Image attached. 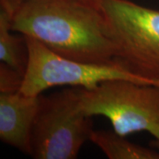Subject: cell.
<instances>
[{
    "instance_id": "6da1fadb",
    "label": "cell",
    "mask_w": 159,
    "mask_h": 159,
    "mask_svg": "<svg viewBox=\"0 0 159 159\" xmlns=\"http://www.w3.org/2000/svg\"><path fill=\"white\" fill-rule=\"evenodd\" d=\"M11 29L66 58L118 61L117 44L102 7L89 0H23Z\"/></svg>"
},
{
    "instance_id": "7a4b0ae2",
    "label": "cell",
    "mask_w": 159,
    "mask_h": 159,
    "mask_svg": "<svg viewBox=\"0 0 159 159\" xmlns=\"http://www.w3.org/2000/svg\"><path fill=\"white\" fill-rule=\"evenodd\" d=\"M75 89L84 115L105 117L123 136L146 131L159 140V87L114 80Z\"/></svg>"
},
{
    "instance_id": "3957f363",
    "label": "cell",
    "mask_w": 159,
    "mask_h": 159,
    "mask_svg": "<svg viewBox=\"0 0 159 159\" xmlns=\"http://www.w3.org/2000/svg\"><path fill=\"white\" fill-rule=\"evenodd\" d=\"M92 132V117L80 111L75 87L48 97L41 94L29 156L35 159L76 158Z\"/></svg>"
},
{
    "instance_id": "277c9868",
    "label": "cell",
    "mask_w": 159,
    "mask_h": 159,
    "mask_svg": "<svg viewBox=\"0 0 159 159\" xmlns=\"http://www.w3.org/2000/svg\"><path fill=\"white\" fill-rule=\"evenodd\" d=\"M118 48L117 60L159 85V11L130 0H102Z\"/></svg>"
},
{
    "instance_id": "5b68a950",
    "label": "cell",
    "mask_w": 159,
    "mask_h": 159,
    "mask_svg": "<svg viewBox=\"0 0 159 159\" xmlns=\"http://www.w3.org/2000/svg\"><path fill=\"white\" fill-rule=\"evenodd\" d=\"M24 36L28 44L29 63L20 90L25 95L37 97L57 86L91 88L114 80L159 87L155 81L131 72L119 61L97 64L73 60L54 53L32 37Z\"/></svg>"
},
{
    "instance_id": "8992f818",
    "label": "cell",
    "mask_w": 159,
    "mask_h": 159,
    "mask_svg": "<svg viewBox=\"0 0 159 159\" xmlns=\"http://www.w3.org/2000/svg\"><path fill=\"white\" fill-rule=\"evenodd\" d=\"M39 107V96L20 90L0 92V139L2 142L30 155L32 126Z\"/></svg>"
},
{
    "instance_id": "52a82bcc",
    "label": "cell",
    "mask_w": 159,
    "mask_h": 159,
    "mask_svg": "<svg viewBox=\"0 0 159 159\" xmlns=\"http://www.w3.org/2000/svg\"><path fill=\"white\" fill-rule=\"evenodd\" d=\"M23 0H0V60L24 77L29 50L23 34H13L12 20Z\"/></svg>"
},
{
    "instance_id": "ba28073f",
    "label": "cell",
    "mask_w": 159,
    "mask_h": 159,
    "mask_svg": "<svg viewBox=\"0 0 159 159\" xmlns=\"http://www.w3.org/2000/svg\"><path fill=\"white\" fill-rule=\"evenodd\" d=\"M89 141L109 159H159L158 151L129 142L114 130H93Z\"/></svg>"
},
{
    "instance_id": "9c48e42d",
    "label": "cell",
    "mask_w": 159,
    "mask_h": 159,
    "mask_svg": "<svg viewBox=\"0 0 159 159\" xmlns=\"http://www.w3.org/2000/svg\"><path fill=\"white\" fill-rule=\"evenodd\" d=\"M23 76L8 66L0 64V92H14L20 89Z\"/></svg>"
},
{
    "instance_id": "30bf717a",
    "label": "cell",
    "mask_w": 159,
    "mask_h": 159,
    "mask_svg": "<svg viewBox=\"0 0 159 159\" xmlns=\"http://www.w3.org/2000/svg\"><path fill=\"white\" fill-rule=\"evenodd\" d=\"M89 1H90V2H92V3L96 4V5H97V6H102V0H89Z\"/></svg>"
},
{
    "instance_id": "8fae6325",
    "label": "cell",
    "mask_w": 159,
    "mask_h": 159,
    "mask_svg": "<svg viewBox=\"0 0 159 159\" xmlns=\"http://www.w3.org/2000/svg\"><path fill=\"white\" fill-rule=\"evenodd\" d=\"M153 147L157 148V149H158V152H159V140H156V141L153 142Z\"/></svg>"
}]
</instances>
